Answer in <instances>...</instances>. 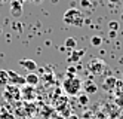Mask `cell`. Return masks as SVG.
Masks as SVG:
<instances>
[{
	"instance_id": "cell-1",
	"label": "cell",
	"mask_w": 123,
	"mask_h": 119,
	"mask_svg": "<svg viewBox=\"0 0 123 119\" xmlns=\"http://www.w3.org/2000/svg\"><path fill=\"white\" fill-rule=\"evenodd\" d=\"M64 22L68 25H74V27H82L85 22V18L83 14L79 11V9L74 7H70L68 11L64 14Z\"/></svg>"
},
{
	"instance_id": "cell-2",
	"label": "cell",
	"mask_w": 123,
	"mask_h": 119,
	"mask_svg": "<svg viewBox=\"0 0 123 119\" xmlns=\"http://www.w3.org/2000/svg\"><path fill=\"white\" fill-rule=\"evenodd\" d=\"M82 86H83V84H82V80L79 79L77 76L67 77V79L64 80V84H62L64 92L68 94V95H79V92H80Z\"/></svg>"
},
{
	"instance_id": "cell-3",
	"label": "cell",
	"mask_w": 123,
	"mask_h": 119,
	"mask_svg": "<svg viewBox=\"0 0 123 119\" xmlns=\"http://www.w3.org/2000/svg\"><path fill=\"white\" fill-rule=\"evenodd\" d=\"M7 75H9V85H25V77L24 76H19L16 71H12V70H7Z\"/></svg>"
},
{
	"instance_id": "cell-4",
	"label": "cell",
	"mask_w": 123,
	"mask_h": 119,
	"mask_svg": "<svg viewBox=\"0 0 123 119\" xmlns=\"http://www.w3.org/2000/svg\"><path fill=\"white\" fill-rule=\"evenodd\" d=\"M105 67V63L102 60H98V58H95L89 63V66H87V69H89L92 73H95V75H98V73L102 71V69Z\"/></svg>"
},
{
	"instance_id": "cell-5",
	"label": "cell",
	"mask_w": 123,
	"mask_h": 119,
	"mask_svg": "<svg viewBox=\"0 0 123 119\" xmlns=\"http://www.w3.org/2000/svg\"><path fill=\"white\" fill-rule=\"evenodd\" d=\"M9 7H11V14H12L13 16L19 18V16L22 15V3L19 2V0H11Z\"/></svg>"
},
{
	"instance_id": "cell-6",
	"label": "cell",
	"mask_w": 123,
	"mask_h": 119,
	"mask_svg": "<svg viewBox=\"0 0 123 119\" xmlns=\"http://www.w3.org/2000/svg\"><path fill=\"white\" fill-rule=\"evenodd\" d=\"M83 55H85L83 49H74V51H71V54L68 57V63H79Z\"/></svg>"
},
{
	"instance_id": "cell-7",
	"label": "cell",
	"mask_w": 123,
	"mask_h": 119,
	"mask_svg": "<svg viewBox=\"0 0 123 119\" xmlns=\"http://www.w3.org/2000/svg\"><path fill=\"white\" fill-rule=\"evenodd\" d=\"M34 86H30V85H24L22 91H21V94L25 100H33L34 97H36V92H34Z\"/></svg>"
},
{
	"instance_id": "cell-8",
	"label": "cell",
	"mask_w": 123,
	"mask_h": 119,
	"mask_svg": "<svg viewBox=\"0 0 123 119\" xmlns=\"http://www.w3.org/2000/svg\"><path fill=\"white\" fill-rule=\"evenodd\" d=\"M19 66H22L24 69H27L28 71H34L37 69V64L34 60H21L19 61Z\"/></svg>"
},
{
	"instance_id": "cell-9",
	"label": "cell",
	"mask_w": 123,
	"mask_h": 119,
	"mask_svg": "<svg viewBox=\"0 0 123 119\" xmlns=\"http://www.w3.org/2000/svg\"><path fill=\"white\" fill-rule=\"evenodd\" d=\"M39 84V76L36 73H28L25 76V85H30V86H36Z\"/></svg>"
},
{
	"instance_id": "cell-10",
	"label": "cell",
	"mask_w": 123,
	"mask_h": 119,
	"mask_svg": "<svg viewBox=\"0 0 123 119\" xmlns=\"http://www.w3.org/2000/svg\"><path fill=\"white\" fill-rule=\"evenodd\" d=\"M82 88H85V91H86V94H87V95L95 94L96 91H98V86H96V84H93L92 80H87V82H86V84H85Z\"/></svg>"
},
{
	"instance_id": "cell-11",
	"label": "cell",
	"mask_w": 123,
	"mask_h": 119,
	"mask_svg": "<svg viewBox=\"0 0 123 119\" xmlns=\"http://www.w3.org/2000/svg\"><path fill=\"white\" fill-rule=\"evenodd\" d=\"M64 48L68 49V51H74L77 49V40L74 37H67L65 42H64Z\"/></svg>"
},
{
	"instance_id": "cell-12",
	"label": "cell",
	"mask_w": 123,
	"mask_h": 119,
	"mask_svg": "<svg viewBox=\"0 0 123 119\" xmlns=\"http://www.w3.org/2000/svg\"><path fill=\"white\" fill-rule=\"evenodd\" d=\"M0 85H9V75L7 70H0Z\"/></svg>"
},
{
	"instance_id": "cell-13",
	"label": "cell",
	"mask_w": 123,
	"mask_h": 119,
	"mask_svg": "<svg viewBox=\"0 0 123 119\" xmlns=\"http://www.w3.org/2000/svg\"><path fill=\"white\" fill-rule=\"evenodd\" d=\"M91 45L95 46V48H99L102 45V37H101V36H92V37H91Z\"/></svg>"
},
{
	"instance_id": "cell-14",
	"label": "cell",
	"mask_w": 123,
	"mask_h": 119,
	"mask_svg": "<svg viewBox=\"0 0 123 119\" xmlns=\"http://www.w3.org/2000/svg\"><path fill=\"white\" fill-rule=\"evenodd\" d=\"M79 103H80L82 106H86L87 103H89V97H87V94H79Z\"/></svg>"
},
{
	"instance_id": "cell-15",
	"label": "cell",
	"mask_w": 123,
	"mask_h": 119,
	"mask_svg": "<svg viewBox=\"0 0 123 119\" xmlns=\"http://www.w3.org/2000/svg\"><path fill=\"white\" fill-rule=\"evenodd\" d=\"M114 84H116V79H114V77H108V79H105V85H104V88H105V89H110V86L113 88Z\"/></svg>"
},
{
	"instance_id": "cell-16",
	"label": "cell",
	"mask_w": 123,
	"mask_h": 119,
	"mask_svg": "<svg viewBox=\"0 0 123 119\" xmlns=\"http://www.w3.org/2000/svg\"><path fill=\"white\" fill-rule=\"evenodd\" d=\"M67 76H68V77L76 76V67H71V66H70V67L67 69Z\"/></svg>"
},
{
	"instance_id": "cell-17",
	"label": "cell",
	"mask_w": 123,
	"mask_h": 119,
	"mask_svg": "<svg viewBox=\"0 0 123 119\" xmlns=\"http://www.w3.org/2000/svg\"><path fill=\"white\" fill-rule=\"evenodd\" d=\"M108 25H110V30L111 31H117V28H119V22L117 21H111Z\"/></svg>"
},
{
	"instance_id": "cell-18",
	"label": "cell",
	"mask_w": 123,
	"mask_h": 119,
	"mask_svg": "<svg viewBox=\"0 0 123 119\" xmlns=\"http://www.w3.org/2000/svg\"><path fill=\"white\" fill-rule=\"evenodd\" d=\"M80 6L82 7H91V2L89 0H80Z\"/></svg>"
},
{
	"instance_id": "cell-19",
	"label": "cell",
	"mask_w": 123,
	"mask_h": 119,
	"mask_svg": "<svg viewBox=\"0 0 123 119\" xmlns=\"http://www.w3.org/2000/svg\"><path fill=\"white\" fill-rule=\"evenodd\" d=\"M0 119H13V116H12L11 113H5V116L0 115Z\"/></svg>"
},
{
	"instance_id": "cell-20",
	"label": "cell",
	"mask_w": 123,
	"mask_h": 119,
	"mask_svg": "<svg viewBox=\"0 0 123 119\" xmlns=\"http://www.w3.org/2000/svg\"><path fill=\"white\" fill-rule=\"evenodd\" d=\"M110 36L111 37H116V31H110Z\"/></svg>"
},
{
	"instance_id": "cell-21",
	"label": "cell",
	"mask_w": 123,
	"mask_h": 119,
	"mask_svg": "<svg viewBox=\"0 0 123 119\" xmlns=\"http://www.w3.org/2000/svg\"><path fill=\"white\" fill-rule=\"evenodd\" d=\"M120 0H110V3H119Z\"/></svg>"
},
{
	"instance_id": "cell-22",
	"label": "cell",
	"mask_w": 123,
	"mask_h": 119,
	"mask_svg": "<svg viewBox=\"0 0 123 119\" xmlns=\"http://www.w3.org/2000/svg\"><path fill=\"white\" fill-rule=\"evenodd\" d=\"M33 2H34V3H40V2H42V0H33Z\"/></svg>"
},
{
	"instance_id": "cell-23",
	"label": "cell",
	"mask_w": 123,
	"mask_h": 119,
	"mask_svg": "<svg viewBox=\"0 0 123 119\" xmlns=\"http://www.w3.org/2000/svg\"><path fill=\"white\" fill-rule=\"evenodd\" d=\"M7 2V0H0V3H6Z\"/></svg>"
}]
</instances>
